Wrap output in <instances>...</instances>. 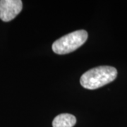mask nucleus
<instances>
[{
    "label": "nucleus",
    "mask_w": 127,
    "mask_h": 127,
    "mask_svg": "<svg viewBox=\"0 0 127 127\" xmlns=\"http://www.w3.org/2000/svg\"><path fill=\"white\" fill-rule=\"evenodd\" d=\"M117 76V70L110 66L91 68L81 77L80 83L84 88L95 90L112 82Z\"/></svg>",
    "instance_id": "f257e3e1"
},
{
    "label": "nucleus",
    "mask_w": 127,
    "mask_h": 127,
    "mask_svg": "<svg viewBox=\"0 0 127 127\" xmlns=\"http://www.w3.org/2000/svg\"><path fill=\"white\" fill-rule=\"evenodd\" d=\"M88 39V32L79 30L60 37L52 44V50L57 55L72 52L82 46Z\"/></svg>",
    "instance_id": "f03ea898"
},
{
    "label": "nucleus",
    "mask_w": 127,
    "mask_h": 127,
    "mask_svg": "<svg viewBox=\"0 0 127 127\" xmlns=\"http://www.w3.org/2000/svg\"><path fill=\"white\" fill-rule=\"evenodd\" d=\"M23 8L21 0H1L0 1V19L4 22L13 20Z\"/></svg>",
    "instance_id": "7ed1b4c3"
},
{
    "label": "nucleus",
    "mask_w": 127,
    "mask_h": 127,
    "mask_svg": "<svg viewBox=\"0 0 127 127\" xmlns=\"http://www.w3.org/2000/svg\"><path fill=\"white\" fill-rule=\"evenodd\" d=\"M76 123V117L70 114H61L57 116L53 122V127H73Z\"/></svg>",
    "instance_id": "20e7f679"
}]
</instances>
